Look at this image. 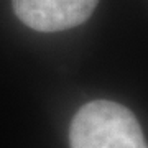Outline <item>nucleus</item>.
Wrapping results in <instances>:
<instances>
[{
	"mask_svg": "<svg viewBox=\"0 0 148 148\" xmlns=\"http://www.w3.org/2000/svg\"><path fill=\"white\" fill-rule=\"evenodd\" d=\"M71 148H147L140 123L127 107L92 101L76 112L69 128Z\"/></svg>",
	"mask_w": 148,
	"mask_h": 148,
	"instance_id": "nucleus-1",
	"label": "nucleus"
},
{
	"mask_svg": "<svg viewBox=\"0 0 148 148\" xmlns=\"http://www.w3.org/2000/svg\"><path fill=\"white\" fill-rule=\"evenodd\" d=\"M99 0H12L21 23L43 33L61 32L84 23Z\"/></svg>",
	"mask_w": 148,
	"mask_h": 148,
	"instance_id": "nucleus-2",
	"label": "nucleus"
}]
</instances>
